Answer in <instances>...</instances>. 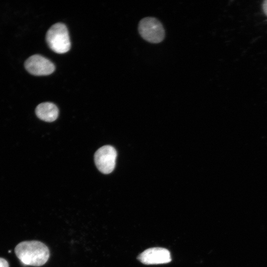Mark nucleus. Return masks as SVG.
<instances>
[{"label": "nucleus", "mask_w": 267, "mask_h": 267, "mask_svg": "<svg viewBox=\"0 0 267 267\" xmlns=\"http://www.w3.org/2000/svg\"><path fill=\"white\" fill-rule=\"evenodd\" d=\"M14 251L18 259L23 265L27 266H43L49 257L48 247L39 241L21 242L16 245Z\"/></svg>", "instance_id": "nucleus-1"}, {"label": "nucleus", "mask_w": 267, "mask_h": 267, "mask_svg": "<svg viewBox=\"0 0 267 267\" xmlns=\"http://www.w3.org/2000/svg\"><path fill=\"white\" fill-rule=\"evenodd\" d=\"M46 41L49 48L57 53H66L71 47L68 30L66 25L61 23H55L48 29Z\"/></svg>", "instance_id": "nucleus-2"}, {"label": "nucleus", "mask_w": 267, "mask_h": 267, "mask_svg": "<svg viewBox=\"0 0 267 267\" xmlns=\"http://www.w3.org/2000/svg\"><path fill=\"white\" fill-rule=\"evenodd\" d=\"M138 30L140 36L151 43H159L165 38L164 27L161 22L155 17H146L140 20Z\"/></svg>", "instance_id": "nucleus-3"}, {"label": "nucleus", "mask_w": 267, "mask_h": 267, "mask_svg": "<svg viewBox=\"0 0 267 267\" xmlns=\"http://www.w3.org/2000/svg\"><path fill=\"white\" fill-rule=\"evenodd\" d=\"M117 155L116 149L111 145H104L99 148L94 156L98 170L104 174L111 173L115 168Z\"/></svg>", "instance_id": "nucleus-4"}, {"label": "nucleus", "mask_w": 267, "mask_h": 267, "mask_svg": "<svg viewBox=\"0 0 267 267\" xmlns=\"http://www.w3.org/2000/svg\"><path fill=\"white\" fill-rule=\"evenodd\" d=\"M24 66L31 74L35 76H46L55 70L54 64L47 58L40 54L30 56L25 62Z\"/></svg>", "instance_id": "nucleus-5"}, {"label": "nucleus", "mask_w": 267, "mask_h": 267, "mask_svg": "<svg viewBox=\"0 0 267 267\" xmlns=\"http://www.w3.org/2000/svg\"><path fill=\"white\" fill-rule=\"evenodd\" d=\"M138 260L145 265H158L167 264L172 260L170 251L161 247L147 249L140 253Z\"/></svg>", "instance_id": "nucleus-6"}, {"label": "nucleus", "mask_w": 267, "mask_h": 267, "mask_svg": "<svg viewBox=\"0 0 267 267\" xmlns=\"http://www.w3.org/2000/svg\"><path fill=\"white\" fill-rule=\"evenodd\" d=\"M35 113L40 119L45 122H51L57 118L59 110L54 103L46 102L39 104L35 109Z\"/></svg>", "instance_id": "nucleus-7"}, {"label": "nucleus", "mask_w": 267, "mask_h": 267, "mask_svg": "<svg viewBox=\"0 0 267 267\" xmlns=\"http://www.w3.org/2000/svg\"><path fill=\"white\" fill-rule=\"evenodd\" d=\"M0 267H9L8 262L4 259L0 258Z\"/></svg>", "instance_id": "nucleus-8"}, {"label": "nucleus", "mask_w": 267, "mask_h": 267, "mask_svg": "<svg viewBox=\"0 0 267 267\" xmlns=\"http://www.w3.org/2000/svg\"><path fill=\"white\" fill-rule=\"evenodd\" d=\"M262 6L264 12L267 16V0H265L263 1Z\"/></svg>", "instance_id": "nucleus-9"}]
</instances>
